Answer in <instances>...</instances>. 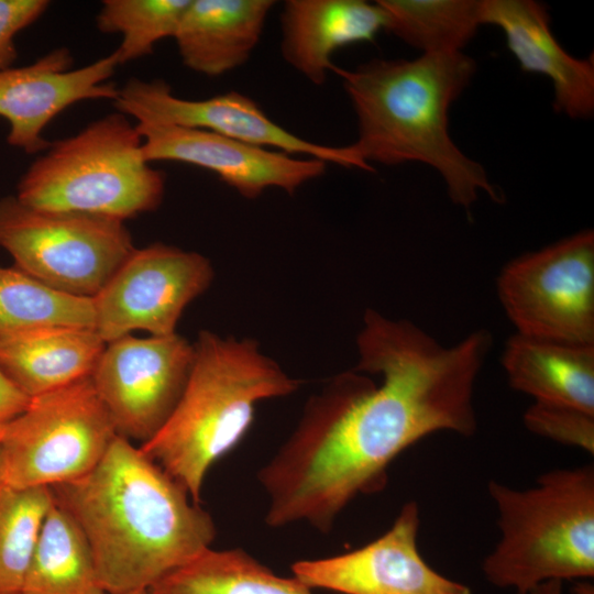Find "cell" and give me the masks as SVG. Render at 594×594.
<instances>
[{
    "mask_svg": "<svg viewBox=\"0 0 594 594\" xmlns=\"http://www.w3.org/2000/svg\"><path fill=\"white\" fill-rule=\"evenodd\" d=\"M3 483V469H2V458H1V450H0V484Z\"/></svg>",
    "mask_w": 594,
    "mask_h": 594,
    "instance_id": "4dcf8cb0",
    "label": "cell"
},
{
    "mask_svg": "<svg viewBox=\"0 0 594 594\" xmlns=\"http://www.w3.org/2000/svg\"><path fill=\"white\" fill-rule=\"evenodd\" d=\"M68 48L58 47L24 66L0 69V117L9 123L7 142L26 154L46 151L48 123L68 107L86 100L117 98L110 81L119 66L117 56L100 57L72 68Z\"/></svg>",
    "mask_w": 594,
    "mask_h": 594,
    "instance_id": "9a60e30c",
    "label": "cell"
},
{
    "mask_svg": "<svg viewBox=\"0 0 594 594\" xmlns=\"http://www.w3.org/2000/svg\"><path fill=\"white\" fill-rule=\"evenodd\" d=\"M544 4L532 0H481V24L499 28L512 54L525 73L552 81L553 108L571 119L594 112L593 58L570 55L550 30Z\"/></svg>",
    "mask_w": 594,
    "mask_h": 594,
    "instance_id": "2e32d148",
    "label": "cell"
},
{
    "mask_svg": "<svg viewBox=\"0 0 594 594\" xmlns=\"http://www.w3.org/2000/svg\"><path fill=\"white\" fill-rule=\"evenodd\" d=\"M530 594H562L561 581H549L538 585Z\"/></svg>",
    "mask_w": 594,
    "mask_h": 594,
    "instance_id": "f546056e",
    "label": "cell"
},
{
    "mask_svg": "<svg viewBox=\"0 0 594 594\" xmlns=\"http://www.w3.org/2000/svg\"><path fill=\"white\" fill-rule=\"evenodd\" d=\"M30 399L0 369V437L6 427L26 408Z\"/></svg>",
    "mask_w": 594,
    "mask_h": 594,
    "instance_id": "f1b7e54d",
    "label": "cell"
},
{
    "mask_svg": "<svg viewBox=\"0 0 594 594\" xmlns=\"http://www.w3.org/2000/svg\"><path fill=\"white\" fill-rule=\"evenodd\" d=\"M51 488L85 536L108 594L148 590L216 537L209 513L119 435L90 472Z\"/></svg>",
    "mask_w": 594,
    "mask_h": 594,
    "instance_id": "7a4b0ae2",
    "label": "cell"
},
{
    "mask_svg": "<svg viewBox=\"0 0 594 594\" xmlns=\"http://www.w3.org/2000/svg\"><path fill=\"white\" fill-rule=\"evenodd\" d=\"M11 594H23V593L19 592V593H11Z\"/></svg>",
    "mask_w": 594,
    "mask_h": 594,
    "instance_id": "d6a6232c",
    "label": "cell"
},
{
    "mask_svg": "<svg viewBox=\"0 0 594 594\" xmlns=\"http://www.w3.org/2000/svg\"><path fill=\"white\" fill-rule=\"evenodd\" d=\"M522 420L535 435L594 453L592 413L566 405L534 402Z\"/></svg>",
    "mask_w": 594,
    "mask_h": 594,
    "instance_id": "4316f807",
    "label": "cell"
},
{
    "mask_svg": "<svg viewBox=\"0 0 594 594\" xmlns=\"http://www.w3.org/2000/svg\"><path fill=\"white\" fill-rule=\"evenodd\" d=\"M385 30L422 54L455 53L481 24V0H378Z\"/></svg>",
    "mask_w": 594,
    "mask_h": 594,
    "instance_id": "603a6c76",
    "label": "cell"
},
{
    "mask_svg": "<svg viewBox=\"0 0 594 594\" xmlns=\"http://www.w3.org/2000/svg\"><path fill=\"white\" fill-rule=\"evenodd\" d=\"M419 524L417 503L407 502L377 539L343 554L296 561L293 576L311 590L342 594H471L424 560L417 546Z\"/></svg>",
    "mask_w": 594,
    "mask_h": 594,
    "instance_id": "4fadbf2b",
    "label": "cell"
},
{
    "mask_svg": "<svg viewBox=\"0 0 594 594\" xmlns=\"http://www.w3.org/2000/svg\"><path fill=\"white\" fill-rule=\"evenodd\" d=\"M193 343L174 333L106 343L90 375L119 436L150 440L174 410L188 378Z\"/></svg>",
    "mask_w": 594,
    "mask_h": 594,
    "instance_id": "8fae6325",
    "label": "cell"
},
{
    "mask_svg": "<svg viewBox=\"0 0 594 594\" xmlns=\"http://www.w3.org/2000/svg\"><path fill=\"white\" fill-rule=\"evenodd\" d=\"M492 345L487 330L444 346L408 320L367 309L359 361L309 398L286 442L257 473L270 527L331 530L359 495L382 491L391 463L438 431L471 437L473 393Z\"/></svg>",
    "mask_w": 594,
    "mask_h": 594,
    "instance_id": "6da1fadb",
    "label": "cell"
},
{
    "mask_svg": "<svg viewBox=\"0 0 594 594\" xmlns=\"http://www.w3.org/2000/svg\"><path fill=\"white\" fill-rule=\"evenodd\" d=\"M191 0H105L96 16L100 32L120 34L113 52L119 65L151 54L166 37L175 36Z\"/></svg>",
    "mask_w": 594,
    "mask_h": 594,
    "instance_id": "484cf974",
    "label": "cell"
},
{
    "mask_svg": "<svg viewBox=\"0 0 594 594\" xmlns=\"http://www.w3.org/2000/svg\"><path fill=\"white\" fill-rule=\"evenodd\" d=\"M148 163L172 161L202 167L246 199L268 188L295 193L322 176L327 163L260 147L210 131L143 120L136 122Z\"/></svg>",
    "mask_w": 594,
    "mask_h": 594,
    "instance_id": "5bb4252c",
    "label": "cell"
},
{
    "mask_svg": "<svg viewBox=\"0 0 594 594\" xmlns=\"http://www.w3.org/2000/svg\"><path fill=\"white\" fill-rule=\"evenodd\" d=\"M105 346L90 328L48 327L0 336V369L34 397L90 376Z\"/></svg>",
    "mask_w": 594,
    "mask_h": 594,
    "instance_id": "d6986e66",
    "label": "cell"
},
{
    "mask_svg": "<svg viewBox=\"0 0 594 594\" xmlns=\"http://www.w3.org/2000/svg\"><path fill=\"white\" fill-rule=\"evenodd\" d=\"M502 364L512 388L535 402L594 414V345H576L514 334Z\"/></svg>",
    "mask_w": 594,
    "mask_h": 594,
    "instance_id": "ffe728a7",
    "label": "cell"
},
{
    "mask_svg": "<svg viewBox=\"0 0 594 594\" xmlns=\"http://www.w3.org/2000/svg\"><path fill=\"white\" fill-rule=\"evenodd\" d=\"M118 436L90 376L31 397L0 437L3 483L53 487L90 472Z\"/></svg>",
    "mask_w": 594,
    "mask_h": 594,
    "instance_id": "52a82bcc",
    "label": "cell"
},
{
    "mask_svg": "<svg viewBox=\"0 0 594 594\" xmlns=\"http://www.w3.org/2000/svg\"><path fill=\"white\" fill-rule=\"evenodd\" d=\"M474 61L463 52L429 53L408 59L374 58L349 70L342 80L358 121L353 144L371 165L420 162L443 178L450 199L469 209L484 191L504 197L485 169L469 158L449 134V108L470 82Z\"/></svg>",
    "mask_w": 594,
    "mask_h": 594,
    "instance_id": "3957f363",
    "label": "cell"
},
{
    "mask_svg": "<svg viewBox=\"0 0 594 594\" xmlns=\"http://www.w3.org/2000/svg\"><path fill=\"white\" fill-rule=\"evenodd\" d=\"M212 279V265L200 253L164 243L134 249L94 297L95 331L106 343L136 330L174 334Z\"/></svg>",
    "mask_w": 594,
    "mask_h": 594,
    "instance_id": "30bf717a",
    "label": "cell"
},
{
    "mask_svg": "<svg viewBox=\"0 0 594 594\" xmlns=\"http://www.w3.org/2000/svg\"><path fill=\"white\" fill-rule=\"evenodd\" d=\"M517 333L594 345V233L583 230L509 261L497 277Z\"/></svg>",
    "mask_w": 594,
    "mask_h": 594,
    "instance_id": "9c48e42d",
    "label": "cell"
},
{
    "mask_svg": "<svg viewBox=\"0 0 594 594\" xmlns=\"http://www.w3.org/2000/svg\"><path fill=\"white\" fill-rule=\"evenodd\" d=\"M488 494L501 538L483 561L495 586L530 594L549 581L594 575V468L558 469L536 486L517 490L496 481Z\"/></svg>",
    "mask_w": 594,
    "mask_h": 594,
    "instance_id": "5b68a950",
    "label": "cell"
},
{
    "mask_svg": "<svg viewBox=\"0 0 594 594\" xmlns=\"http://www.w3.org/2000/svg\"><path fill=\"white\" fill-rule=\"evenodd\" d=\"M165 184V174L144 157L136 125L117 111L51 144L14 196L36 209L125 221L155 210Z\"/></svg>",
    "mask_w": 594,
    "mask_h": 594,
    "instance_id": "8992f818",
    "label": "cell"
},
{
    "mask_svg": "<svg viewBox=\"0 0 594 594\" xmlns=\"http://www.w3.org/2000/svg\"><path fill=\"white\" fill-rule=\"evenodd\" d=\"M128 594H148L147 591H136V592H131V593H128Z\"/></svg>",
    "mask_w": 594,
    "mask_h": 594,
    "instance_id": "1f68e13d",
    "label": "cell"
},
{
    "mask_svg": "<svg viewBox=\"0 0 594 594\" xmlns=\"http://www.w3.org/2000/svg\"><path fill=\"white\" fill-rule=\"evenodd\" d=\"M184 391L142 451L200 502L210 468L233 450L254 420L256 405L285 397L301 382L262 353L253 339L201 330Z\"/></svg>",
    "mask_w": 594,
    "mask_h": 594,
    "instance_id": "277c9868",
    "label": "cell"
},
{
    "mask_svg": "<svg viewBox=\"0 0 594 594\" xmlns=\"http://www.w3.org/2000/svg\"><path fill=\"white\" fill-rule=\"evenodd\" d=\"M386 14L363 0H287L280 12V52L296 72L323 85L336 65V51L372 41L385 30Z\"/></svg>",
    "mask_w": 594,
    "mask_h": 594,
    "instance_id": "e0dca14e",
    "label": "cell"
},
{
    "mask_svg": "<svg viewBox=\"0 0 594 594\" xmlns=\"http://www.w3.org/2000/svg\"><path fill=\"white\" fill-rule=\"evenodd\" d=\"M48 327L95 329L94 298L58 292L0 265V336Z\"/></svg>",
    "mask_w": 594,
    "mask_h": 594,
    "instance_id": "cb8c5ba5",
    "label": "cell"
},
{
    "mask_svg": "<svg viewBox=\"0 0 594 594\" xmlns=\"http://www.w3.org/2000/svg\"><path fill=\"white\" fill-rule=\"evenodd\" d=\"M47 0H0V69L13 66L18 57V34L48 9Z\"/></svg>",
    "mask_w": 594,
    "mask_h": 594,
    "instance_id": "83f0119b",
    "label": "cell"
},
{
    "mask_svg": "<svg viewBox=\"0 0 594 594\" xmlns=\"http://www.w3.org/2000/svg\"><path fill=\"white\" fill-rule=\"evenodd\" d=\"M54 502L51 487L0 484V594L22 591Z\"/></svg>",
    "mask_w": 594,
    "mask_h": 594,
    "instance_id": "d4e9b609",
    "label": "cell"
},
{
    "mask_svg": "<svg viewBox=\"0 0 594 594\" xmlns=\"http://www.w3.org/2000/svg\"><path fill=\"white\" fill-rule=\"evenodd\" d=\"M273 0H191L174 40L183 64L218 77L248 62L258 44Z\"/></svg>",
    "mask_w": 594,
    "mask_h": 594,
    "instance_id": "ac0fdd59",
    "label": "cell"
},
{
    "mask_svg": "<svg viewBox=\"0 0 594 594\" xmlns=\"http://www.w3.org/2000/svg\"><path fill=\"white\" fill-rule=\"evenodd\" d=\"M21 593L108 594L85 536L56 501L46 516Z\"/></svg>",
    "mask_w": 594,
    "mask_h": 594,
    "instance_id": "7402d4cb",
    "label": "cell"
},
{
    "mask_svg": "<svg viewBox=\"0 0 594 594\" xmlns=\"http://www.w3.org/2000/svg\"><path fill=\"white\" fill-rule=\"evenodd\" d=\"M0 246L16 268L58 292L94 298L135 249L124 221L0 199Z\"/></svg>",
    "mask_w": 594,
    "mask_h": 594,
    "instance_id": "ba28073f",
    "label": "cell"
},
{
    "mask_svg": "<svg viewBox=\"0 0 594 594\" xmlns=\"http://www.w3.org/2000/svg\"><path fill=\"white\" fill-rule=\"evenodd\" d=\"M148 594H312L297 579L276 575L240 548L211 547L170 571Z\"/></svg>",
    "mask_w": 594,
    "mask_h": 594,
    "instance_id": "44dd1931",
    "label": "cell"
},
{
    "mask_svg": "<svg viewBox=\"0 0 594 594\" xmlns=\"http://www.w3.org/2000/svg\"><path fill=\"white\" fill-rule=\"evenodd\" d=\"M117 111L138 121L150 120L210 131L227 138L290 155H305L327 164L372 172L353 144L331 146L305 140L274 122L251 98L238 91L207 99L177 97L160 79L132 78L112 101Z\"/></svg>",
    "mask_w": 594,
    "mask_h": 594,
    "instance_id": "7c38bea8",
    "label": "cell"
}]
</instances>
